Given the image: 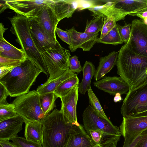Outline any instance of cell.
I'll use <instances>...</instances> for the list:
<instances>
[{
	"instance_id": "6da1fadb",
	"label": "cell",
	"mask_w": 147,
	"mask_h": 147,
	"mask_svg": "<svg viewBox=\"0 0 147 147\" xmlns=\"http://www.w3.org/2000/svg\"><path fill=\"white\" fill-rule=\"evenodd\" d=\"M41 122L42 147H65L72 136L86 132L82 125L69 121L61 109L53 110Z\"/></svg>"
},
{
	"instance_id": "7a4b0ae2",
	"label": "cell",
	"mask_w": 147,
	"mask_h": 147,
	"mask_svg": "<svg viewBox=\"0 0 147 147\" xmlns=\"http://www.w3.org/2000/svg\"><path fill=\"white\" fill-rule=\"evenodd\" d=\"M116 65L117 74L129 86V91L142 84L147 79V57L135 53L127 43L119 50Z\"/></svg>"
},
{
	"instance_id": "3957f363",
	"label": "cell",
	"mask_w": 147,
	"mask_h": 147,
	"mask_svg": "<svg viewBox=\"0 0 147 147\" xmlns=\"http://www.w3.org/2000/svg\"><path fill=\"white\" fill-rule=\"evenodd\" d=\"M42 71L28 58L0 79L9 95L18 97L28 93Z\"/></svg>"
},
{
	"instance_id": "277c9868",
	"label": "cell",
	"mask_w": 147,
	"mask_h": 147,
	"mask_svg": "<svg viewBox=\"0 0 147 147\" xmlns=\"http://www.w3.org/2000/svg\"><path fill=\"white\" fill-rule=\"evenodd\" d=\"M8 18L11 24L10 30L17 37L16 41L21 46L27 58L48 77L49 73L47 67L32 38L28 19L17 13L15 16Z\"/></svg>"
},
{
	"instance_id": "5b68a950",
	"label": "cell",
	"mask_w": 147,
	"mask_h": 147,
	"mask_svg": "<svg viewBox=\"0 0 147 147\" xmlns=\"http://www.w3.org/2000/svg\"><path fill=\"white\" fill-rule=\"evenodd\" d=\"M40 96L34 90L17 97L12 102L16 113L25 122H40L46 116L40 106Z\"/></svg>"
},
{
	"instance_id": "8992f818",
	"label": "cell",
	"mask_w": 147,
	"mask_h": 147,
	"mask_svg": "<svg viewBox=\"0 0 147 147\" xmlns=\"http://www.w3.org/2000/svg\"><path fill=\"white\" fill-rule=\"evenodd\" d=\"M120 111L123 117L147 114V79L128 92Z\"/></svg>"
},
{
	"instance_id": "52a82bcc",
	"label": "cell",
	"mask_w": 147,
	"mask_h": 147,
	"mask_svg": "<svg viewBox=\"0 0 147 147\" xmlns=\"http://www.w3.org/2000/svg\"><path fill=\"white\" fill-rule=\"evenodd\" d=\"M48 70L49 77L47 82H49L69 70V59L70 51L61 45L58 48L41 53Z\"/></svg>"
},
{
	"instance_id": "ba28073f",
	"label": "cell",
	"mask_w": 147,
	"mask_h": 147,
	"mask_svg": "<svg viewBox=\"0 0 147 147\" xmlns=\"http://www.w3.org/2000/svg\"><path fill=\"white\" fill-rule=\"evenodd\" d=\"M82 118L84 128L86 132L97 130L101 132L104 136L109 137L121 135L119 127L114 125L109 119L100 115L90 105L84 109Z\"/></svg>"
},
{
	"instance_id": "9c48e42d",
	"label": "cell",
	"mask_w": 147,
	"mask_h": 147,
	"mask_svg": "<svg viewBox=\"0 0 147 147\" xmlns=\"http://www.w3.org/2000/svg\"><path fill=\"white\" fill-rule=\"evenodd\" d=\"M119 127L124 138L123 147H130L139 135L147 129V114L123 117Z\"/></svg>"
},
{
	"instance_id": "30bf717a",
	"label": "cell",
	"mask_w": 147,
	"mask_h": 147,
	"mask_svg": "<svg viewBox=\"0 0 147 147\" xmlns=\"http://www.w3.org/2000/svg\"><path fill=\"white\" fill-rule=\"evenodd\" d=\"M8 8L28 19L36 18L45 6L52 7L54 0H6Z\"/></svg>"
},
{
	"instance_id": "8fae6325",
	"label": "cell",
	"mask_w": 147,
	"mask_h": 147,
	"mask_svg": "<svg viewBox=\"0 0 147 147\" xmlns=\"http://www.w3.org/2000/svg\"><path fill=\"white\" fill-rule=\"evenodd\" d=\"M131 24L127 45L135 53L147 57V25L138 19L133 20Z\"/></svg>"
},
{
	"instance_id": "7c38bea8",
	"label": "cell",
	"mask_w": 147,
	"mask_h": 147,
	"mask_svg": "<svg viewBox=\"0 0 147 147\" xmlns=\"http://www.w3.org/2000/svg\"><path fill=\"white\" fill-rule=\"evenodd\" d=\"M28 22L32 38L40 53L56 49L61 45L58 42H55L46 34L35 18L28 19Z\"/></svg>"
},
{
	"instance_id": "4fadbf2b",
	"label": "cell",
	"mask_w": 147,
	"mask_h": 147,
	"mask_svg": "<svg viewBox=\"0 0 147 147\" xmlns=\"http://www.w3.org/2000/svg\"><path fill=\"white\" fill-rule=\"evenodd\" d=\"M70 37V41L68 48L72 52L75 51L78 48L83 51H89L96 43L99 33L90 34L80 32L74 27L67 30Z\"/></svg>"
},
{
	"instance_id": "5bb4252c",
	"label": "cell",
	"mask_w": 147,
	"mask_h": 147,
	"mask_svg": "<svg viewBox=\"0 0 147 147\" xmlns=\"http://www.w3.org/2000/svg\"><path fill=\"white\" fill-rule=\"evenodd\" d=\"M93 84L98 89L113 95L118 93L127 94L130 89L128 84L120 77L105 76Z\"/></svg>"
},
{
	"instance_id": "9a60e30c",
	"label": "cell",
	"mask_w": 147,
	"mask_h": 147,
	"mask_svg": "<svg viewBox=\"0 0 147 147\" xmlns=\"http://www.w3.org/2000/svg\"><path fill=\"white\" fill-rule=\"evenodd\" d=\"M46 34L56 42L55 32L59 21L51 7L45 6L35 18Z\"/></svg>"
},
{
	"instance_id": "2e32d148",
	"label": "cell",
	"mask_w": 147,
	"mask_h": 147,
	"mask_svg": "<svg viewBox=\"0 0 147 147\" xmlns=\"http://www.w3.org/2000/svg\"><path fill=\"white\" fill-rule=\"evenodd\" d=\"M78 85L60 98L61 102V109L64 115L71 122L79 125L77 121L76 112L78 96Z\"/></svg>"
},
{
	"instance_id": "e0dca14e",
	"label": "cell",
	"mask_w": 147,
	"mask_h": 147,
	"mask_svg": "<svg viewBox=\"0 0 147 147\" xmlns=\"http://www.w3.org/2000/svg\"><path fill=\"white\" fill-rule=\"evenodd\" d=\"M25 122L19 115L0 122V140H11L22 130Z\"/></svg>"
},
{
	"instance_id": "ac0fdd59",
	"label": "cell",
	"mask_w": 147,
	"mask_h": 147,
	"mask_svg": "<svg viewBox=\"0 0 147 147\" xmlns=\"http://www.w3.org/2000/svg\"><path fill=\"white\" fill-rule=\"evenodd\" d=\"M52 7L59 22L71 17L78 7V0H54Z\"/></svg>"
},
{
	"instance_id": "d6986e66",
	"label": "cell",
	"mask_w": 147,
	"mask_h": 147,
	"mask_svg": "<svg viewBox=\"0 0 147 147\" xmlns=\"http://www.w3.org/2000/svg\"><path fill=\"white\" fill-rule=\"evenodd\" d=\"M118 53L113 51L108 55L100 58L98 66L94 76L96 81L103 78L116 65Z\"/></svg>"
},
{
	"instance_id": "ffe728a7",
	"label": "cell",
	"mask_w": 147,
	"mask_h": 147,
	"mask_svg": "<svg viewBox=\"0 0 147 147\" xmlns=\"http://www.w3.org/2000/svg\"><path fill=\"white\" fill-rule=\"evenodd\" d=\"M0 56L22 61L27 58L22 49L15 47L6 40L3 36L0 37Z\"/></svg>"
},
{
	"instance_id": "44dd1931",
	"label": "cell",
	"mask_w": 147,
	"mask_h": 147,
	"mask_svg": "<svg viewBox=\"0 0 147 147\" xmlns=\"http://www.w3.org/2000/svg\"><path fill=\"white\" fill-rule=\"evenodd\" d=\"M117 7L126 15L147 7V0H114Z\"/></svg>"
},
{
	"instance_id": "7402d4cb",
	"label": "cell",
	"mask_w": 147,
	"mask_h": 147,
	"mask_svg": "<svg viewBox=\"0 0 147 147\" xmlns=\"http://www.w3.org/2000/svg\"><path fill=\"white\" fill-rule=\"evenodd\" d=\"M95 68L91 62L86 61L82 67L83 78L78 84V90L80 93L84 94L91 87L92 79L95 74Z\"/></svg>"
},
{
	"instance_id": "603a6c76",
	"label": "cell",
	"mask_w": 147,
	"mask_h": 147,
	"mask_svg": "<svg viewBox=\"0 0 147 147\" xmlns=\"http://www.w3.org/2000/svg\"><path fill=\"white\" fill-rule=\"evenodd\" d=\"M77 75L70 70L66 71L62 75L49 82H46L43 84L38 86L36 89L40 94L54 92L55 89L63 81Z\"/></svg>"
},
{
	"instance_id": "cb8c5ba5",
	"label": "cell",
	"mask_w": 147,
	"mask_h": 147,
	"mask_svg": "<svg viewBox=\"0 0 147 147\" xmlns=\"http://www.w3.org/2000/svg\"><path fill=\"white\" fill-rule=\"evenodd\" d=\"M24 137L27 139L42 144V125L41 122H26Z\"/></svg>"
},
{
	"instance_id": "d4e9b609",
	"label": "cell",
	"mask_w": 147,
	"mask_h": 147,
	"mask_svg": "<svg viewBox=\"0 0 147 147\" xmlns=\"http://www.w3.org/2000/svg\"><path fill=\"white\" fill-rule=\"evenodd\" d=\"M98 145L86 132L72 136L65 147H95Z\"/></svg>"
},
{
	"instance_id": "484cf974",
	"label": "cell",
	"mask_w": 147,
	"mask_h": 147,
	"mask_svg": "<svg viewBox=\"0 0 147 147\" xmlns=\"http://www.w3.org/2000/svg\"><path fill=\"white\" fill-rule=\"evenodd\" d=\"M58 98L54 92L40 95V106L43 113L46 116L54 108L56 107L55 102Z\"/></svg>"
},
{
	"instance_id": "4316f807",
	"label": "cell",
	"mask_w": 147,
	"mask_h": 147,
	"mask_svg": "<svg viewBox=\"0 0 147 147\" xmlns=\"http://www.w3.org/2000/svg\"><path fill=\"white\" fill-rule=\"evenodd\" d=\"M79 80L77 75L62 82L55 89L54 92L58 98L63 97L69 92L79 84Z\"/></svg>"
},
{
	"instance_id": "83f0119b",
	"label": "cell",
	"mask_w": 147,
	"mask_h": 147,
	"mask_svg": "<svg viewBox=\"0 0 147 147\" xmlns=\"http://www.w3.org/2000/svg\"><path fill=\"white\" fill-rule=\"evenodd\" d=\"M96 42L105 44L117 45L122 44L123 42L120 35L117 24L107 35L102 38H98L96 40Z\"/></svg>"
},
{
	"instance_id": "f1b7e54d",
	"label": "cell",
	"mask_w": 147,
	"mask_h": 147,
	"mask_svg": "<svg viewBox=\"0 0 147 147\" xmlns=\"http://www.w3.org/2000/svg\"><path fill=\"white\" fill-rule=\"evenodd\" d=\"M104 17L102 15L93 17L91 20H87L84 32L96 34L100 31L103 25Z\"/></svg>"
},
{
	"instance_id": "f546056e",
	"label": "cell",
	"mask_w": 147,
	"mask_h": 147,
	"mask_svg": "<svg viewBox=\"0 0 147 147\" xmlns=\"http://www.w3.org/2000/svg\"><path fill=\"white\" fill-rule=\"evenodd\" d=\"M90 105L101 116L106 119H109L105 115L101 105L98 99L90 88L87 91Z\"/></svg>"
},
{
	"instance_id": "4dcf8cb0",
	"label": "cell",
	"mask_w": 147,
	"mask_h": 147,
	"mask_svg": "<svg viewBox=\"0 0 147 147\" xmlns=\"http://www.w3.org/2000/svg\"><path fill=\"white\" fill-rule=\"evenodd\" d=\"M18 115L15 111L14 106L12 103L6 105H0V122Z\"/></svg>"
},
{
	"instance_id": "1f68e13d",
	"label": "cell",
	"mask_w": 147,
	"mask_h": 147,
	"mask_svg": "<svg viewBox=\"0 0 147 147\" xmlns=\"http://www.w3.org/2000/svg\"><path fill=\"white\" fill-rule=\"evenodd\" d=\"M12 142L18 147H42L41 144L26 139L18 136L11 139Z\"/></svg>"
},
{
	"instance_id": "d6a6232c",
	"label": "cell",
	"mask_w": 147,
	"mask_h": 147,
	"mask_svg": "<svg viewBox=\"0 0 147 147\" xmlns=\"http://www.w3.org/2000/svg\"><path fill=\"white\" fill-rule=\"evenodd\" d=\"M118 29L123 42L127 43L130 38L131 30V23L125 24L123 26L117 24Z\"/></svg>"
},
{
	"instance_id": "836d02e7",
	"label": "cell",
	"mask_w": 147,
	"mask_h": 147,
	"mask_svg": "<svg viewBox=\"0 0 147 147\" xmlns=\"http://www.w3.org/2000/svg\"><path fill=\"white\" fill-rule=\"evenodd\" d=\"M114 20L107 17L104 18V22L100 30V35L99 37L102 38L107 35L113 28L116 24Z\"/></svg>"
},
{
	"instance_id": "e575fe53",
	"label": "cell",
	"mask_w": 147,
	"mask_h": 147,
	"mask_svg": "<svg viewBox=\"0 0 147 147\" xmlns=\"http://www.w3.org/2000/svg\"><path fill=\"white\" fill-rule=\"evenodd\" d=\"M69 69L72 72L80 73L82 70L80 61L76 55L70 57L69 59Z\"/></svg>"
},
{
	"instance_id": "d590c367",
	"label": "cell",
	"mask_w": 147,
	"mask_h": 147,
	"mask_svg": "<svg viewBox=\"0 0 147 147\" xmlns=\"http://www.w3.org/2000/svg\"><path fill=\"white\" fill-rule=\"evenodd\" d=\"M130 147H147V129L139 135Z\"/></svg>"
},
{
	"instance_id": "8d00e7d4",
	"label": "cell",
	"mask_w": 147,
	"mask_h": 147,
	"mask_svg": "<svg viewBox=\"0 0 147 147\" xmlns=\"http://www.w3.org/2000/svg\"><path fill=\"white\" fill-rule=\"evenodd\" d=\"M121 136H114L109 137L106 140L95 147H117V142Z\"/></svg>"
},
{
	"instance_id": "74e56055",
	"label": "cell",
	"mask_w": 147,
	"mask_h": 147,
	"mask_svg": "<svg viewBox=\"0 0 147 147\" xmlns=\"http://www.w3.org/2000/svg\"><path fill=\"white\" fill-rule=\"evenodd\" d=\"M78 7L77 10L81 11L99 5L97 3L98 1L95 0H78Z\"/></svg>"
},
{
	"instance_id": "f35d334b",
	"label": "cell",
	"mask_w": 147,
	"mask_h": 147,
	"mask_svg": "<svg viewBox=\"0 0 147 147\" xmlns=\"http://www.w3.org/2000/svg\"><path fill=\"white\" fill-rule=\"evenodd\" d=\"M23 61L0 56V65H9L17 67Z\"/></svg>"
},
{
	"instance_id": "ab89813d",
	"label": "cell",
	"mask_w": 147,
	"mask_h": 147,
	"mask_svg": "<svg viewBox=\"0 0 147 147\" xmlns=\"http://www.w3.org/2000/svg\"><path fill=\"white\" fill-rule=\"evenodd\" d=\"M86 133L97 144H100L101 143L102 139L104 136L101 132L97 130H90Z\"/></svg>"
},
{
	"instance_id": "60d3db41",
	"label": "cell",
	"mask_w": 147,
	"mask_h": 147,
	"mask_svg": "<svg viewBox=\"0 0 147 147\" xmlns=\"http://www.w3.org/2000/svg\"><path fill=\"white\" fill-rule=\"evenodd\" d=\"M56 32L58 36L62 40L69 45L70 37L69 34L67 30L64 31L57 27L56 29Z\"/></svg>"
},
{
	"instance_id": "b9f144b4",
	"label": "cell",
	"mask_w": 147,
	"mask_h": 147,
	"mask_svg": "<svg viewBox=\"0 0 147 147\" xmlns=\"http://www.w3.org/2000/svg\"><path fill=\"white\" fill-rule=\"evenodd\" d=\"M9 95L6 88L0 83V105H6L9 104L7 100V97Z\"/></svg>"
},
{
	"instance_id": "7bdbcfd3",
	"label": "cell",
	"mask_w": 147,
	"mask_h": 147,
	"mask_svg": "<svg viewBox=\"0 0 147 147\" xmlns=\"http://www.w3.org/2000/svg\"><path fill=\"white\" fill-rule=\"evenodd\" d=\"M129 15L139 17L144 23L147 25V7L136 13L130 14Z\"/></svg>"
},
{
	"instance_id": "ee69618b",
	"label": "cell",
	"mask_w": 147,
	"mask_h": 147,
	"mask_svg": "<svg viewBox=\"0 0 147 147\" xmlns=\"http://www.w3.org/2000/svg\"><path fill=\"white\" fill-rule=\"evenodd\" d=\"M15 67H16L12 65H0V79L3 78Z\"/></svg>"
},
{
	"instance_id": "f6af8a7d",
	"label": "cell",
	"mask_w": 147,
	"mask_h": 147,
	"mask_svg": "<svg viewBox=\"0 0 147 147\" xmlns=\"http://www.w3.org/2000/svg\"><path fill=\"white\" fill-rule=\"evenodd\" d=\"M0 145L3 147H18L8 140H0Z\"/></svg>"
},
{
	"instance_id": "bcb514c9",
	"label": "cell",
	"mask_w": 147,
	"mask_h": 147,
	"mask_svg": "<svg viewBox=\"0 0 147 147\" xmlns=\"http://www.w3.org/2000/svg\"><path fill=\"white\" fill-rule=\"evenodd\" d=\"M0 1V13L3 12L6 9L8 8L6 2V0H1Z\"/></svg>"
},
{
	"instance_id": "7dc6e473",
	"label": "cell",
	"mask_w": 147,
	"mask_h": 147,
	"mask_svg": "<svg viewBox=\"0 0 147 147\" xmlns=\"http://www.w3.org/2000/svg\"><path fill=\"white\" fill-rule=\"evenodd\" d=\"M121 94L119 93H117L114 97L113 101L115 102H119L122 100L121 97Z\"/></svg>"
},
{
	"instance_id": "c3c4849f",
	"label": "cell",
	"mask_w": 147,
	"mask_h": 147,
	"mask_svg": "<svg viewBox=\"0 0 147 147\" xmlns=\"http://www.w3.org/2000/svg\"><path fill=\"white\" fill-rule=\"evenodd\" d=\"M7 28H5L3 24L0 23V37L3 36V34L5 32V30L7 29Z\"/></svg>"
},
{
	"instance_id": "681fc988",
	"label": "cell",
	"mask_w": 147,
	"mask_h": 147,
	"mask_svg": "<svg viewBox=\"0 0 147 147\" xmlns=\"http://www.w3.org/2000/svg\"><path fill=\"white\" fill-rule=\"evenodd\" d=\"M146 75H147V67L146 69Z\"/></svg>"
},
{
	"instance_id": "f907efd6",
	"label": "cell",
	"mask_w": 147,
	"mask_h": 147,
	"mask_svg": "<svg viewBox=\"0 0 147 147\" xmlns=\"http://www.w3.org/2000/svg\"><path fill=\"white\" fill-rule=\"evenodd\" d=\"M0 147H3L2 146H1V145H0Z\"/></svg>"
}]
</instances>
